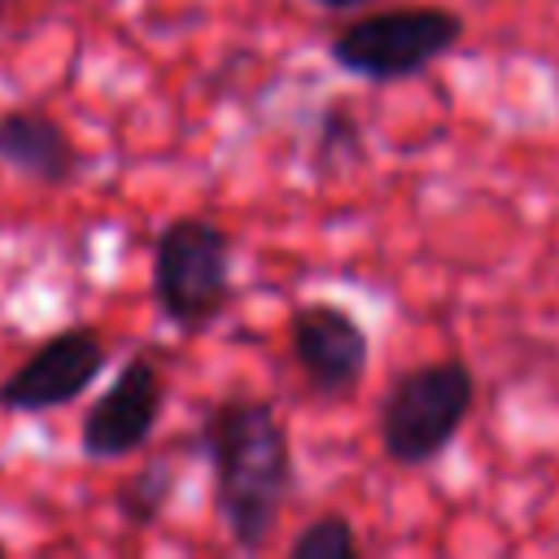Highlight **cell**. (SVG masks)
<instances>
[{
  "instance_id": "6da1fadb",
  "label": "cell",
  "mask_w": 559,
  "mask_h": 559,
  "mask_svg": "<svg viewBox=\"0 0 559 559\" xmlns=\"http://www.w3.org/2000/svg\"><path fill=\"white\" fill-rule=\"evenodd\" d=\"M197 454L210 467V502L227 542L258 555L293 493V437L280 411L253 393L214 397L197 424Z\"/></svg>"
},
{
  "instance_id": "7a4b0ae2",
  "label": "cell",
  "mask_w": 559,
  "mask_h": 559,
  "mask_svg": "<svg viewBox=\"0 0 559 559\" xmlns=\"http://www.w3.org/2000/svg\"><path fill=\"white\" fill-rule=\"evenodd\" d=\"M476 411V371L463 358H428L397 371L376 406V437L393 467L437 463Z\"/></svg>"
},
{
  "instance_id": "3957f363",
  "label": "cell",
  "mask_w": 559,
  "mask_h": 559,
  "mask_svg": "<svg viewBox=\"0 0 559 559\" xmlns=\"http://www.w3.org/2000/svg\"><path fill=\"white\" fill-rule=\"evenodd\" d=\"M231 231L210 214H175L153 236V306L183 332H210L231 301Z\"/></svg>"
},
{
  "instance_id": "277c9868",
  "label": "cell",
  "mask_w": 559,
  "mask_h": 559,
  "mask_svg": "<svg viewBox=\"0 0 559 559\" xmlns=\"http://www.w3.org/2000/svg\"><path fill=\"white\" fill-rule=\"evenodd\" d=\"M467 22L459 9L445 4H389V9H362L354 22H345L328 39V57L349 79L389 87L419 79L428 66H437L445 52L459 48Z\"/></svg>"
},
{
  "instance_id": "5b68a950",
  "label": "cell",
  "mask_w": 559,
  "mask_h": 559,
  "mask_svg": "<svg viewBox=\"0 0 559 559\" xmlns=\"http://www.w3.org/2000/svg\"><path fill=\"white\" fill-rule=\"evenodd\" d=\"M109 367V345L96 328L70 323L48 332L4 380H0V411L9 415H44L79 402L100 371Z\"/></svg>"
},
{
  "instance_id": "8992f818",
  "label": "cell",
  "mask_w": 559,
  "mask_h": 559,
  "mask_svg": "<svg viewBox=\"0 0 559 559\" xmlns=\"http://www.w3.org/2000/svg\"><path fill=\"white\" fill-rule=\"evenodd\" d=\"M166 411V371L157 358L135 349L122 358L114 380L92 397V406L79 419V450L96 463H114L122 454H135L153 441Z\"/></svg>"
},
{
  "instance_id": "52a82bcc",
  "label": "cell",
  "mask_w": 559,
  "mask_h": 559,
  "mask_svg": "<svg viewBox=\"0 0 559 559\" xmlns=\"http://www.w3.org/2000/svg\"><path fill=\"white\" fill-rule=\"evenodd\" d=\"M288 354L319 397H349L367 376L371 336L349 306L310 297L288 314Z\"/></svg>"
},
{
  "instance_id": "ba28073f",
  "label": "cell",
  "mask_w": 559,
  "mask_h": 559,
  "mask_svg": "<svg viewBox=\"0 0 559 559\" xmlns=\"http://www.w3.org/2000/svg\"><path fill=\"white\" fill-rule=\"evenodd\" d=\"M0 166L39 188H70L83 175V153L57 114L13 105L0 114Z\"/></svg>"
},
{
  "instance_id": "9c48e42d",
  "label": "cell",
  "mask_w": 559,
  "mask_h": 559,
  "mask_svg": "<svg viewBox=\"0 0 559 559\" xmlns=\"http://www.w3.org/2000/svg\"><path fill=\"white\" fill-rule=\"evenodd\" d=\"M179 489V472L170 459H148L140 463L122 485H118V515L131 528H148L166 515V507L175 502Z\"/></svg>"
},
{
  "instance_id": "30bf717a",
  "label": "cell",
  "mask_w": 559,
  "mask_h": 559,
  "mask_svg": "<svg viewBox=\"0 0 559 559\" xmlns=\"http://www.w3.org/2000/svg\"><path fill=\"white\" fill-rule=\"evenodd\" d=\"M362 122L345 100L323 105L314 122V144H310V170L314 175H336L354 162H362Z\"/></svg>"
},
{
  "instance_id": "8fae6325",
  "label": "cell",
  "mask_w": 559,
  "mask_h": 559,
  "mask_svg": "<svg viewBox=\"0 0 559 559\" xmlns=\"http://www.w3.org/2000/svg\"><path fill=\"white\" fill-rule=\"evenodd\" d=\"M358 555H362V542L345 511L310 515L288 542V559H358Z\"/></svg>"
},
{
  "instance_id": "7c38bea8",
  "label": "cell",
  "mask_w": 559,
  "mask_h": 559,
  "mask_svg": "<svg viewBox=\"0 0 559 559\" xmlns=\"http://www.w3.org/2000/svg\"><path fill=\"white\" fill-rule=\"evenodd\" d=\"M314 9H323V13H362V9H371L376 0H310Z\"/></svg>"
},
{
  "instance_id": "4fadbf2b",
  "label": "cell",
  "mask_w": 559,
  "mask_h": 559,
  "mask_svg": "<svg viewBox=\"0 0 559 559\" xmlns=\"http://www.w3.org/2000/svg\"><path fill=\"white\" fill-rule=\"evenodd\" d=\"M4 555H9V546H4V542H0V559H4Z\"/></svg>"
}]
</instances>
